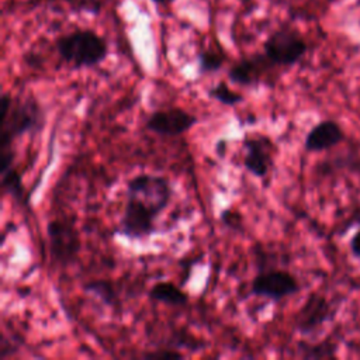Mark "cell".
I'll use <instances>...</instances> for the list:
<instances>
[{"instance_id":"cell-16","label":"cell","mask_w":360,"mask_h":360,"mask_svg":"<svg viewBox=\"0 0 360 360\" xmlns=\"http://www.w3.org/2000/svg\"><path fill=\"white\" fill-rule=\"evenodd\" d=\"M224 62H225V56L221 52L212 48L202 49L198 53V72L200 73L217 72L222 68Z\"/></svg>"},{"instance_id":"cell-1","label":"cell","mask_w":360,"mask_h":360,"mask_svg":"<svg viewBox=\"0 0 360 360\" xmlns=\"http://www.w3.org/2000/svg\"><path fill=\"white\" fill-rule=\"evenodd\" d=\"M173 195L170 181L163 176L138 174L128 181L127 202L118 232L131 239L148 238L156 231L155 221Z\"/></svg>"},{"instance_id":"cell-9","label":"cell","mask_w":360,"mask_h":360,"mask_svg":"<svg viewBox=\"0 0 360 360\" xmlns=\"http://www.w3.org/2000/svg\"><path fill=\"white\" fill-rule=\"evenodd\" d=\"M332 314V302L323 294L312 292L298 309L294 319V326L300 333L309 335L329 321Z\"/></svg>"},{"instance_id":"cell-11","label":"cell","mask_w":360,"mask_h":360,"mask_svg":"<svg viewBox=\"0 0 360 360\" xmlns=\"http://www.w3.org/2000/svg\"><path fill=\"white\" fill-rule=\"evenodd\" d=\"M345 141V131L335 120H322L305 136L304 148L308 152H323Z\"/></svg>"},{"instance_id":"cell-21","label":"cell","mask_w":360,"mask_h":360,"mask_svg":"<svg viewBox=\"0 0 360 360\" xmlns=\"http://www.w3.org/2000/svg\"><path fill=\"white\" fill-rule=\"evenodd\" d=\"M155 4H166V3H169L170 0H152Z\"/></svg>"},{"instance_id":"cell-3","label":"cell","mask_w":360,"mask_h":360,"mask_svg":"<svg viewBox=\"0 0 360 360\" xmlns=\"http://www.w3.org/2000/svg\"><path fill=\"white\" fill-rule=\"evenodd\" d=\"M42 122V110L35 98H14L4 93L1 96L0 148L13 146L17 138L39 129Z\"/></svg>"},{"instance_id":"cell-12","label":"cell","mask_w":360,"mask_h":360,"mask_svg":"<svg viewBox=\"0 0 360 360\" xmlns=\"http://www.w3.org/2000/svg\"><path fill=\"white\" fill-rule=\"evenodd\" d=\"M148 295L153 301L173 307H184L188 301V295L180 287L170 281H159L153 284Z\"/></svg>"},{"instance_id":"cell-10","label":"cell","mask_w":360,"mask_h":360,"mask_svg":"<svg viewBox=\"0 0 360 360\" xmlns=\"http://www.w3.org/2000/svg\"><path fill=\"white\" fill-rule=\"evenodd\" d=\"M271 66L264 53H255L235 62L228 70V77L235 84L252 86L259 83Z\"/></svg>"},{"instance_id":"cell-15","label":"cell","mask_w":360,"mask_h":360,"mask_svg":"<svg viewBox=\"0 0 360 360\" xmlns=\"http://www.w3.org/2000/svg\"><path fill=\"white\" fill-rule=\"evenodd\" d=\"M208 96L217 101H219L221 104L225 105H236L243 100V96L238 91H233L225 82H218L215 86L210 87L208 90Z\"/></svg>"},{"instance_id":"cell-2","label":"cell","mask_w":360,"mask_h":360,"mask_svg":"<svg viewBox=\"0 0 360 360\" xmlns=\"http://www.w3.org/2000/svg\"><path fill=\"white\" fill-rule=\"evenodd\" d=\"M55 48L60 59L75 69L97 66L108 55L107 41L89 28H77L58 37Z\"/></svg>"},{"instance_id":"cell-8","label":"cell","mask_w":360,"mask_h":360,"mask_svg":"<svg viewBox=\"0 0 360 360\" xmlns=\"http://www.w3.org/2000/svg\"><path fill=\"white\" fill-rule=\"evenodd\" d=\"M197 117L180 107L153 111L145 121V128L163 136H179L197 124Z\"/></svg>"},{"instance_id":"cell-20","label":"cell","mask_w":360,"mask_h":360,"mask_svg":"<svg viewBox=\"0 0 360 360\" xmlns=\"http://www.w3.org/2000/svg\"><path fill=\"white\" fill-rule=\"evenodd\" d=\"M349 246H350V252L354 257L360 259V229L353 235V238L350 239L349 242Z\"/></svg>"},{"instance_id":"cell-4","label":"cell","mask_w":360,"mask_h":360,"mask_svg":"<svg viewBox=\"0 0 360 360\" xmlns=\"http://www.w3.org/2000/svg\"><path fill=\"white\" fill-rule=\"evenodd\" d=\"M305 38L294 28L280 27L263 42V53L273 66L290 68L298 63L307 53Z\"/></svg>"},{"instance_id":"cell-17","label":"cell","mask_w":360,"mask_h":360,"mask_svg":"<svg viewBox=\"0 0 360 360\" xmlns=\"http://www.w3.org/2000/svg\"><path fill=\"white\" fill-rule=\"evenodd\" d=\"M86 290L96 294L98 298H101L107 305H114L118 302L117 300V294L112 288V284L110 281L105 280H94L90 281L86 285Z\"/></svg>"},{"instance_id":"cell-6","label":"cell","mask_w":360,"mask_h":360,"mask_svg":"<svg viewBox=\"0 0 360 360\" xmlns=\"http://www.w3.org/2000/svg\"><path fill=\"white\" fill-rule=\"evenodd\" d=\"M297 277L285 270H266L259 273L250 284V292L257 297L280 301L300 291Z\"/></svg>"},{"instance_id":"cell-5","label":"cell","mask_w":360,"mask_h":360,"mask_svg":"<svg viewBox=\"0 0 360 360\" xmlns=\"http://www.w3.org/2000/svg\"><path fill=\"white\" fill-rule=\"evenodd\" d=\"M49 253L59 266L72 264L80 252V236L68 219H52L46 225Z\"/></svg>"},{"instance_id":"cell-19","label":"cell","mask_w":360,"mask_h":360,"mask_svg":"<svg viewBox=\"0 0 360 360\" xmlns=\"http://www.w3.org/2000/svg\"><path fill=\"white\" fill-rule=\"evenodd\" d=\"M222 221L226 226H231L233 229H236L242 225V217L238 212L231 211V210H226L222 212Z\"/></svg>"},{"instance_id":"cell-7","label":"cell","mask_w":360,"mask_h":360,"mask_svg":"<svg viewBox=\"0 0 360 360\" xmlns=\"http://www.w3.org/2000/svg\"><path fill=\"white\" fill-rule=\"evenodd\" d=\"M245 169L255 177L263 179L269 174L274 162L276 146L271 139L262 134H250L243 139Z\"/></svg>"},{"instance_id":"cell-14","label":"cell","mask_w":360,"mask_h":360,"mask_svg":"<svg viewBox=\"0 0 360 360\" xmlns=\"http://www.w3.org/2000/svg\"><path fill=\"white\" fill-rule=\"evenodd\" d=\"M301 354L305 359H330L336 357L338 345L330 340H323L316 345H300Z\"/></svg>"},{"instance_id":"cell-18","label":"cell","mask_w":360,"mask_h":360,"mask_svg":"<svg viewBox=\"0 0 360 360\" xmlns=\"http://www.w3.org/2000/svg\"><path fill=\"white\" fill-rule=\"evenodd\" d=\"M143 357L146 359H181L183 354L177 350H167V349H163V350H156V352H150V353H145Z\"/></svg>"},{"instance_id":"cell-13","label":"cell","mask_w":360,"mask_h":360,"mask_svg":"<svg viewBox=\"0 0 360 360\" xmlns=\"http://www.w3.org/2000/svg\"><path fill=\"white\" fill-rule=\"evenodd\" d=\"M1 173V191L10 194L15 200L21 201L24 195V186L21 181L20 173L15 170V167H10L7 170L0 172Z\"/></svg>"}]
</instances>
